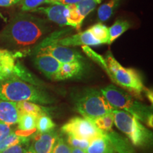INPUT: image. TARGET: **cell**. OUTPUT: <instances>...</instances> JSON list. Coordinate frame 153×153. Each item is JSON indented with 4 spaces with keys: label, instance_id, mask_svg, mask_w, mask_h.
Here are the masks:
<instances>
[{
    "label": "cell",
    "instance_id": "cell-31",
    "mask_svg": "<svg viewBox=\"0 0 153 153\" xmlns=\"http://www.w3.org/2000/svg\"><path fill=\"white\" fill-rule=\"evenodd\" d=\"M28 143H20V144H17L13 146L10 147L5 149L4 150L0 152V153H25L26 149L29 145Z\"/></svg>",
    "mask_w": 153,
    "mask_h": 153
},
{
    "label": "cell",
    "instance_id": "cell-26",
    "mask_svg": "<svg viewBox=\"0 0 153 153\" xmlns=\"http://www.w3.org/2000/svg\"><path fill=\"white\" fill-rule=\"evenodd\" d=\"M67 20H68L69 26L76 28L79 30L81 27L83 19L79 16L75 4L67 5Z\"/></svg>",
    "mask_w": 153,
    "mask_h": 153
},
{
    "label": "cell",
    "instance_id": "cell-32",
    "mask_svg": "<svg viewBox=\"0 0 153 153\" xmlns=\"http://www.w3.org/2000/svg\"><path fill=\"white\" fill-rule=\"evenodd\" d=\"M14 131L11 126L0 122V142Z\"/></svg>",
    "mask_w": 153,
    "mask_h": 153
},
{
    "label": "cell",
    "instance_id": "cell-25",
    "mask_svg": "<svg viewBox=\"0 0 153 153\" xmlns=\"http://www.w3.org/2000/svg\"><path fill=\"white\" fill-rule=\"evenodd\" d=\"M56 125L49 115H42L37 118L36 131L37 133H45L55 130Z\"/></svg>",
    "mask_w": 153,
    "mask_h": 153
},
{
    "label": "cell",
    "instance_id": "cell-15",
    "mask_svg": "<svg viewBox=\"0 0 153 153\" xmlns=\"http://www.w3.org/2000/svg\"><path fill=\"white\" fill-rule=\"evenodd\" d=\"M83 64L82 62L62 63L53 80L61 81L76 77L82 72Z\"/></svg>",
    "mask_w": 153,
    "mask_h": 153
},
{
    "label": "cell",
    "instance_id": "cell-2",
    "mask_svg": "<svg viewBox=\"0 0 153 153\" xmlns=\"http://www.w3.org/2000/svg\"><path fill=\"white\" fill-rule=\"evenodd\" d=\"M0 100L22 102L30 101L41 105L55 103V99L38 86L32 85L16 76L0 81Z\"/></svg>",
    "mask_w": 153,
    "mask_h": 153
},
{
    "label": "cell",
    "instance_id": "cell-7",
    "mask_svg": "<svg viewBox=\"0 0 153 153\" xmlns=\"http://www.w3.org/2000/svg\"><path fill=\"white\" fill-rule=\"evenodd\" d=\"M61 132L65 135L90 141L102 136L101 131L90 120L82 116H74L70 118L61 127Z\"/></svg>",
    "mask_w": 153,
    "mask_h": 153
},
{
    "label": "cell",
    "instance_id": "cell-16",
    "mask_svg": "<svg viewBox=\"0 0 153 153\" xmlns=\"http://www.w3.org/2000/svg\"><path fill=\"white\" fill-rule=\"evenodd\" d=\"M85 151L87 153H116L108 139L103 135L91 140Z\"/></svg>",
    "mask_w": 153,
    "mask_h": 153
},
{
    "label": "cell",
    "instance_id": "cell-20",
    "mask_svg": "<svg viewBox=\"0 0 153 153\" xmlns=\"http://www.w3.org/2000/svg\"><path fill=\"white\" fill-rule=\"evenodd\" d=\"M130 26H131V25L127 21H116L110 28H108V33H109V39H108V45H111L124 32L129 29Z\"/></svg>",
    "mask_w": 153,
    "mask_h": 153
},
{
    "label": "cell",
    "instance_id": "cell-36",
    "mask_svg": "<svg viewBox=\"0 0 153 153\" xmlns=\"http://www.w3.org/2000/svg\"><path fill=\"white\" fill-rule=\"evenodd\" d=\"M143 93H145V95L146 96L147 98L148 99V100L150 101L151 104H152L153 102V94H152V91L150 90V89H148V88L145 87L144 89V91Z\"/></svg>",
    "mask_w": 153,
    "mask_h": 153
},
{
    "label": "cell",
    "instance_id": "cell-14",
    "mask_svg": "<svg viewBox=\"0 0 153 153\" xmlns=\"http://www.w3.org/2000/svg\"><path fill=\"white\" fill-rule=\"evenodd\" d=\"M19 117L16 103L0 100V122L13 126L18 123Z\"/></svg>",
    "mask_w": 153,
    "mask_h": 153
},
{
    "label": "cell",
    "instance_id": "cell-19",
    "mask_svg": "<svg viewBox=\"0 0 153 153\" xmlns=\"http://www.w3.org/2000/svg\"><path fill=\"white\" fill-rule=\"evenodd\" d=\"M30 139L28 136L20 135L18 132L13 131L6 138L0 142V152L4 150L5 149L10 148L13 145L20 144V143H29Z\"/></svg>",
    "mask_w": 153,
    "mask_h": 153
},
{
    "label": "cell",
    "instance_id": "cell-35",
    "mask_svg": "<svg viewBox=\"0 0 153 153\" xmlns=\"http://www.w3.org/2000/svg\"><path fill=\"white\" fill-rule=\"evenodd\" d=\"M82 0H57L55 4H60L63 5H72L79 3Z\"/></svg>",
    "mask_w": 153,
    "mask_h": 153
},
{
    "label": "cell",
    "instance_id": "cell-18",
    "mask_svg": "<svg viewBox=\"0 0 153 153\" xmlns=\"http://www.w3.org/2000/svg\"><path fill=\"white\" fill-rule=\"evenodd\" d=\"M16 106L19 114H31L36 116V118L39 117L42 115H49L47 107L43 106L41 104H36V103L30 102V101H22V102L16 103Z\"/></svg>",
    "mask_w": 153,
    "mask_h": 153
},
{
    "label": "cell",
    "instance_id": "cell-34",
    "mask_svg": "<svg viewBox=\"0 0 153 153\" xmlns=\"http://www.w3.org/2000/svg\"><path fill=\"white\" fill-rule=\"evenodd\" d=\"M22 0H0V7H7L19 3Z\"/></svg>",
    "mask_w": 153,
    "mask_h": 153
},
{
    "label": "cell",
    "instance_id": "cell-9",
    "mask_svg": "<svg viewBox=\"0 0 153 153\" xmlns=\"http://www.w3.org/2000/svg\"><path fill=\"white\" fill-rule=\"evenodd\" d=\"M49 41L66 47L78 46V45L89 46V45H98L101 44L100 42L94 37L89 29L68 37L60 38V39L53 38V39H50Z\"/></svg>",
    "mask_w": 153,
    "mask_h": 153
},
{
    "label": "cell",
    "instance_id": "cell-29",
    "mask_svg": "<svg viewBox=\"0 0 153 153\" xmlns=\"http://www.w3.org/2000/svg\"><path fill=\"white\" fill-rule=\"evenodd\" d=\"M22 10L32 11L42 4H49L50 0H22Z\"/></svg>",
    "mask_w": 153,
    "mask_h": 153
},
{
    "label": "cell",
    "instance_id": "cell-8",
    "mask_svg": "<svg viewBox=\"0 0 153 153\" xmlns=\"http://www.w3.org/2000/svg\"><path fill=\"white\" fill-rule=\"evenodd\" d=\"M40 47L37 52H43L51 55L60 63L82 62L84 57L81 53L70 47L63 46L48 41Z\"/></svg>",
    "mask_w": 153,
    "mask_h": 153
},
{
    "label": "cell",
    "instance_id": "cell-11",
    "mask_svg": "<svg viewBox=\"0 0 153 153\" xmlns=\"http://www.w3.org/2000/svg\"><path fill=\"white\" fill-rule=\"evenodd\" d=\"M59 136L60 134L55 130L45 133H36L30 145L36 153H51Z\"/></svg>",
    "mask_w": 153,
    "mask_h": 153
},
{
    "label": "cell",
    "instance_id": "cell-6",
    "mask_svg": "<svg viewBox=\"0 0 153 153\" xmlns=\"http://www.w3.org/2000/svg\"><path fill=\"white\" fill-rule=\"evenodd\" d=\"M74 106L76 111L89 120L104 116L114 109L101 90L93 88L85 89L76 96Z\"/></svg>",
    "mask_w": 153,
    "mask_h": 153
},
{
    "label": "cell",
    "instance_id": "cell-38",
    "mask_svg": "<svg viewBox=\"0 0 153 153\" xmlns=\"http://www.w3.org/2000/svg\"><path fill=\"white\" fill-rule=\"evenodd\" d=\"M25 153H36V152H35V150H33V148H32L31 145H29V146L27 148V149H26Z\"/></svg>",
    "mask_w": 153,
    "mask_h": 153
},
{
    "label": "cell",
    "instance_id": "cell-27",
    "mask_svg": "<svg viewBox=\"0 0 153 153\" xmlns=\"http://www.w3.org/2000/svg\"><path fill=\"white\" fill-rule=\"evenodd\" d=\"M82 49H83L84 52L86 53V55L90 57L91 59H92L93 60H94L96 62L98 63L99 65L104 69L105 71H106V72L108 75L109 72H108V67H107L106 60H105L101 56V55H98L97 53L94 52L92 50H91L89 46L84 45V46H82Z\"/></svg>",
    "mask_w": 153,
    "mask_h": 153
},
{
    "label": "cell",
    "instance_id": "cell-33",
    "mask_svg": "<svg viewBox=\"0 0 153 153\" xmlns=\"http://www.w3.org/2000/svg\"><path fill=\"white\" fill-rule=\"evenodd\" d=\"M11 76H16V73L14 71L7 70V69L0 66V81L11 77Z\"/></svg>",
    "mask_w": 153,
    "mask_h": 153
},
{
    "label": "cell",
    "instance_id": "cell-22",
    "mask_svg": "<svg viewBox=\"0 0 153 153\" xmlns=\"http://www.w3.org/2000/svg\"><path fill=\"white\" fill-rule=\"evenodd\" d=\"M94 125L101 131H109L114 125V117L112 111L90 120Z\"/></svg>",
    "mask_w": 153,
    "mask_h": 153
},
{
    "label": "cell",
    "instance_id": "cell-17",
    "mask_svg": "<svg viewBox=\"0 0 153 153\" xmlns=\"http://www.w3.org/2000/svg\"><path fill=\"white\" fill-rule=\"evenodd\" d=\"M37 118L31 114H19L18 120V133L24 136H28L30 134L36 131Z\"/></svg>",
    "mask_w": 153,
    "mask_h": 153
},
{
    "label": "cell",
    "instance_id": "cell-24",
    "mask_svg": "<svg viewBox=\"0 0 153 153\" xmlns=\"http://www.w3.org/2000/svg\"><path fill=\"white\" fill-rule=\"evenodd\" d=\"M101 1L102 0H82L75 5L79 16L84 20Z\"/></svg>",
    "mask_w": 153,
    "mask_h": 153
},
{
    "label": "cell",
    "instance_id": "cell-12",
    "mask_svg": "<svg viewBox=\"0 0 153 153\" xmlns=\"http://www.w3.org/2000/svg\"><path fill=\"white\" fill-rule=\"evenodd\" d=\"M67 5L55 4L48 7H38L32 11L45 14L51 22L60 26H69L67 20Z\"/></svg>",
    "mask_w": 153,
    "mask_h": 153
},
{
    "label": "cell",
    "instance_id": "cell-10",
    "mask_svg": "<svg viewBox=\"0 0 153 153\" xmlns=\"http://www.w3.org/2000/svg\"><path fill=\"white\" fill-rule=\"evenodd\" d=\"M34 64L47 78L53 79L62 63L48 53L37 52L34 58Z\"/></svg>",
    "mask_w": 153,
    "mask_h": 153
},
{
    "label": "cell",
    "instance_id": "cell-4",
    "mask_svg": "<svg viewBox=\"0 0 153 153\" xmlns=\"http://www.w3.org/2000/svg\"><path fill=\"white\" fill-rule=\"evenodd\" d=\"M114 125L128 138L133 146L137 148H149L152 146V132L143 125L136 118L122 110L112 111Z\"/></svg>",
    "mask_w": 153,
    "mask_h": 153
},
{
    "label": "cell",
    "instance_id": "cell-1",
    "mask_svg": "<svg viewBox=\"0 0 153 153\" xmlns=\"http://www.w3.org/2000/svg\"><path fill=\"white\" fill-rule=\"evenodd\" d=\"M51 29L45 19L28 14L15 16L1 32L4 41L16 47L25 48L37 43Z\"/></svg>",
    "mask_w": 153,
    "mask_h": 153
},
{
    "label": "cell",
    "instance_id": "cell-39",
    "mask_svg": "<svg viewBox=\"0 0 153 153\" xmlns=\"http://www.w3.org/2000/svg\"><path fill=\"white\" fill-rule=\"evenodd\" d=\"M57 0H50V2H49V4H53L55 3V1H56Z\"/></svg>",
    "mask_w": 153,
    "mask_h": 153
},
{
    "label": "cell",
    "instance_id": "cell-13",
    "mask_svg": "<svg viewBox=\"0 0 153 153\" xmlns=\"http://www.w3.org/2000/svg\"><path fill=\"white\" fill-rule=\"evenodd\" d=\"M101 133L108 139L116 153H136L129 140L113 129L109 131H101Z\"/></svg>",
    "mask_w": 153,
    "mask_h": 153
},
{
    "label": "cell",
    "instance_id": "cell-21",
    "mask_svg": "<svg viewBox=\"0 0 153 153\" xmlns=\"http://www.w3.org/2000/svg\"><path fill=\"white\" fill-rule=\"evenodd\" d=\"M120 0H111L99 7L97 11L98 19L100 22H105L112 16L113 13L118 7Z\"/></svg>",
    "mask_w": 153,
    "mask_h": 153
},
{
    "label": "cell",
    "instance_id": "cell-23",
    "mask_svg": "<svg viewBox=\"0 0 153 153\" xmlns=\"http://www.w3.org/2000/svg\"><path fill=\"white\" fill-rule=\"evenodd\" d=\"M97 41L101 44H108L109 39L108 28L101 23L94 25L89 29Z\"/></svg>",
    "mask_w": 153,
    "mask_h": 153
},
{
    "label": "cell",
    "instance_id": "cell-30",
    "mask_svg": "<svg viewBox=\"0 0 153 153\" xmlns=\"http://www.w3.org/2000/svg\"><path fill=\"white\" fill-rule=\"evenodd\" d=\"M51 153H71V148L66 142L65 138L60 135L55 143Z\"/></svg>",
    "mask_w": 153,
    "mask_h": 153
},
{
    "label": "cell",
    "instance_id": "cell-28",
    "mask_svg": "<svg viewBox=\"0 0 153 153\" xmlns=\"http://www.w3.org/2000/svg\"><path fill=\"white\" fill-rule=\"evenodd\" d=\"M65 140L68 144L70 145V148H78L84 150H87L88 146L89 145V143H90V140H89L76 138V137L69 136V135H66Z\"/></svg>",
    "mask_w": 153,
    "mask_h": 153
},
{
    "label": "cell",
    "instance_id": "cell-3",
    "mask_svg": "<svg viewBox=\"0 0 153 153\" xmlns=\"http://www.w3.org/2000/svg\"><path fill=\"white\" fill-rule=\"evenodd\" d=\"M114 109L122 110L136 118L141 123L152 128V107L140 102L124 89L110 85L100 89Z\"/></svg>",
    "mask_w": 153,
    "mask_h": 153
},
{
    "label": "cell",
    "instance_id": "cell-5",
    "mask_svg": "<svg viewBox=\"0 0 153 153\" xmlns=\"http://www.w3.org/2000/svg\"><path fill=\"white\" fill-rule=\"evenodd\" d=\"M105 60L111 79L132 96L137 99H143L142 94L145 87L143 85L140 74L133 68H127L122 66L114 58L110 51L107 53Z\"/></svg>",
    "mask_w": 153,
    "mask_h": 153
},
{
    "label": "cell",
    "instance_id": "cell-37",
    "mask_svg": "<svg viewBox=\"0 0 153 153\" xmlns=\"http://www.w3.org/2000/svg\"><path fill=\"white\" fill-rule=\"evenodd\" d=\"M71 153H87V152H86L85 150H81V149L71 148Z\"/></svg>",
    "mask_w": 153,
    "mask_h": 153
}]
</instances>
